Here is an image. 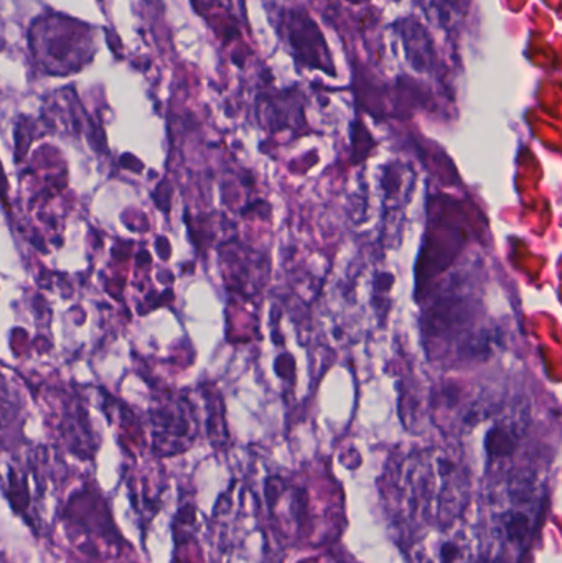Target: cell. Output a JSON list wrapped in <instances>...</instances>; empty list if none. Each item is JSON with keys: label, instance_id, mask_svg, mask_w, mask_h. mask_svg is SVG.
<instances>
[{"label": "cell", "instance_id": "277c9868", "mask_svg": "<svg viewBox=\"0 0 562 563\" xmlns=\"http://www.w3.org/2000/svg\"><path fill=\"white\" fill-rule=\"evenodd\" d=\"M195 426L181 410H161L154 417V449L157 455L172 456L190 449Z\"/></svg>", "mask_w": 562, "mask_h": 563}, {"label": "cell", "instance_id": "3957f363", "mask_svg": "<svg viewBox=\"0 0 562 563\" xmlns=\"http://www.w3.org/2000/svg\"><path fill=\"white\" fill-rule=\"evenodd\" d=\"M40 29L38 48L43 49V63H52L48 71H75L82 63L81 32L79 26L59 25V23H43Z\"/></svg>", "mask_w": 562, "mask_h": 563}, {"label": "cell", "instance_id": "7a4b0ae2", "mask_svg": "<svg viewBox=\"0 0 562 563\" xmlns=\"http://www.w3.org/2000/svg\"><path fill=\"white\" fill-rule=\"evenodd\" d=\"M65 518L66 522L82 536H91L115 545L122 539L112 521L108 503L99 493L91 489H82L69 498Z\"/></svg>", "mask_w": 562, "mask_h": 563}, {"label": "cell", "instance_id": "6da1fadb", "mask_svg": "<svg viewBox=\"0 0 562 563\" xmlns=\"http://www.w3.org/2000/svg\"><path fill=\"white\" fill-rule=\"evenodd\" d=\"M399 485L389 489L388 501L393 522L403 536L451 528L467 508V473L451 460L411 466Z\"/></svg>", "mask_w": 562, "mask_h": 563}]
</instances>
